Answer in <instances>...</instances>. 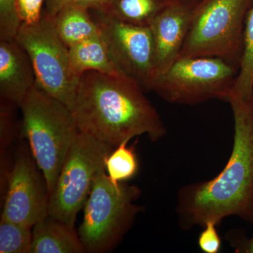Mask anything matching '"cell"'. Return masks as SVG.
Here are the masks:
<instances>
[{
  "label": "cell",
  "mask_w": 253,
  "mask_h": 253,
  "mask_svg": "<svg viewBox=\"0 0 253 253\" xmlns=\"http://www.w3.org/2000/svg\"><path fill=\"white\" fill-rule=\"evenodd\" d=\"M172 0H111L99 12L123 22L149 26L154 18Z\"/></svg>",
  "instance_id": "16"
},
{
  "label": "cell",
  "mask_w": 253,
  "mask_h": 253,
  "mask_svg": "<svg viewBox=\"0 0 253 253\" xmlns=\"http://www.w3.org/2000/svg\"><path fill=\"white\" fill-rule=\"evenodd\" d=\"M19 108L31 154L44 176L50 194L65 158L81 132L71 110L46 94L36 83Z\"/></svg>",
  "instance_id": "3"
},
{
  "label": "cell",
  "mask_w": 253,
  "mask_h": 253,
  "mask_svg": "<svg viewBox=\"0 0 253 253\" xmlns=\"http://www.w3.org/2000/svg\"><path fill=\"white\" fill-rule=\"evenodd\" d=\"M36 83L27 52L15 39L0 41V96L1 102L19 107Z\"/></svg>",
  "instance_id": "12"
},
{
  "label": "cell",
  "mask_w": 253,
  "mask_h": 253,
  "mask_svg": "<svg viewBox=\"0 0 253 253\" xmlns=\"http://www.w3.org/2000/svg\"><path fill=\"white\" fill-rule=\"evenodd\" d=\"M129 140L121 143L111 151L105 162L106 172L114 185L129 180L139 169V162L134 146L128 147Z\"/></svg>",
  "instance_id": "18"
},
{
  "label": "cell",
  "mask_w": 253,
  "mask_h": 253,
  "mask_svg": "<svg viewBox=\"0 0 253 253\" xmlns=\"http://www.w3.org/2000/svg\"><path fill=\"white\" fill-rule=\"evenodd\" d=\"M113 148L80 133L50 193L49 215L75 227L78 213L84 208L95 178L106 170L105 162Z\"/></svg>",
  "instance_id": "8"
},
{
  "label": "cell",
  "mask_w": 253,
  "mask_h": 253,
  "mask_svg": "<svg viewBox=\"0 0 253 253\" xmlns=\"http://www.w3.org/2000/svg\"><path fill=\"white\" fill-rule=\"evenodd\" d=\"M217 224L208 221L205 224L198 239L200 249L205 253H217L221 249V241L218 234Z\"/></svg>",
  "instance_id": "21"
},
{
  "label": "cell",
  "mask_w": 253,
  "mask_h": 253,
  "mask_svg": "<svg viewBox=\"0 0 253 253\" xmlns=\"http://www.w3.org/2000/svg\"><path fill=\"white\" fill-rule=\"evenodd\" d=\"M141 194L137 186L114 185L106 170L97 174L78 233L86 252H108L118 244L142 209L136 203Z\"/></svg>",
  "instance_id": "4"
},
{
  "label": "cell",
  "mask_w": 253,
  "mask_h": 253,
  "mask_svg": "<svg viewBox=\"0 0 253 253\" xmlns=\"http://www.w3.org/2000/svg\"><path fill=\"white\" fill-rule=\"evenodd\" d=\"M15 40L29 56L37 85L72 111L80 78L73 72L69 48L58 34L54 18L46 14L38 22L21 23Z\"/></svg>",
  "instance_id": "6"
},
{
  "label": "cell",
  "mask_w": 253,
  "mask_h": 253,
  "mask_svg": "<svg viewBox=\"0 0 253 253\" xmlns=\"http://www.w3.org/2000/svg\"><path fill=\"white\" fill-rule=\"evenodd\" d=\"M74 2L75 0H49V11L47 15L51 17H54L61 10Z\"/></svg>",
  "instance_id": "25"
},
{
  "label": "cell",
  "mask_w": 253,
  "mask_h": 253,
  "mask_svg": "<svg viewBox=\"0 0 253 253\" xmlns=\"http://www.w3.org/2000/svg\"><path fill=\"white\" fill-rule=\"evenodd\" d=\"M101 13L94 20L110 58L120 72L150 89L156 79L154 38L150 26H137Z\"/></svg>",
  "instance_id": "9"
},
{
  "label": "cell",
  "mask_w": 253,
  "mask_h": 253,
  "mask_svg": "<svg viewBox=\"0 0 253 253\" xmlns=\"http://www.w3.org/2000/svg\"><path fill=\"white\" fill-rule=\"evenodd\" d=\"M21 23L17 0H0V41L15 39Z\"/></svg>",
  "instance_id": "20"
},
{
  "label": "cell",
  "mask_w": 253,
  "mask_h": 253,
  "mask_svg": "<svg viewBox=\"0 0 253 253\" xmlns=\"http://www.w3.org/2000/svg\"><path fill=\"white\" fill-rule=\"evenodd\" d=\"M72 112L80 132L113 148L143 134L154 142L167 133L142 86L122 73H83Z\"/></svg>",
  "instance_id": "2"
},
{
  "label": "cell",
  "mask_w": 253,
  "mask_h": 253,
  "mask_svg": "<svg viewBox=\"0 0 253 253\" xmlns=\"http://www.w3.org/2000/svg\"><path fill=\"white\" fill-rule=\"evenodd\" d=\"M234 116L232 151L225 167L209 181L193 183L178 193L176 212L184 229L217 225L236 216L253 224V96L227 100Z\"/></svg>",
  "instance_id": "1"
},
{
  "label": "cell",
  "mask_w": 253,
  "mask_h": 253,
  "mask_svg": "<svg viewBox=\"0 0 253 253\" xmlns=\"http://www.w3.org/2000/svg\"><path fill=\"white\" fill-rule=\"evenodd\" d=\"M87 10L73 3L53 17L58 34L68 47L100 35L99 26Z\"/></svg>",
  "instance_id": "15"
},
{
  "label": "cell",
  "mask_w": 253,
  "mask_h": 253,
  "mask_svg": "<svg viewBox=\"0 0 253 253\" xmlns=\"http://www.w3.org/2000/svg\"><path fill=\"white\" fill-rule=\"evenodd\" d=\"M33 228L1 219L0 253H31Z\"/></svg>",
  "instance_id": "19"
},
{
  "label": "cell",
  "mask_w": 253,
  "mask_h": 253,
  "mask_svg": "<svg viewBox=\"0 0 253 253\" xmlns=\"http://www.w3.org/2000/svg\"><path fill=\"white\" fill-rule=\"evenodd\" d=\"M111 1V0H75L74 3L86 9H94L102 11Z\"/></svg>",
  "instance_id": "24"
},
{
  "label": "cell",
  "mask_w": 253,
  "mask_h": 253,
  "mask_svg": "<svg viewBox=\"0 0 253 253\" xmlns=\"http://www.w3.org/2000/svg\"><path fill=\"white\" fill-rule=\"evenodd\" d=\"M44 0H17L18 14L24 23L38 22L42 16V7Z\"/></svg>",
  "instance_id": "22"
},
{
  "label": "cell",
  "mask_w": 253,
  "mask_h": 253,
  "mask_svg": "<svg viewBox=\"0 0 253 253\" xmlns=\"http://www.w3.org/2000/svg\"><path fill=\"white\" fill-rule=\"evenodd\" d=\"M39 170L33 155L18 151L8 176L1 219L33 228L49 215V191Z\"/></svg>",
  "instance_id": "10"
},
{
  "label": "cell",
  "mask_w": 253,
  "mask_h": 253,
  "mask_svg": "<svg viewBox=\"0 0 253 253\" xmlns=\"http://www.w3.org/2000/svg\"><path fill=\"white\" fill-rule=\"evenodd\" d=\"M195 8L173 1L150 25L154 38L156 79L177 59L189 33Z\"/></svg>",
  "instance_id": "11"
},
{
  "label": "cell",
  "mask_w": 253,
  "mask_h": 253,
  "mask_svg": "<svg viewBox=\"0 0 253 253\" xmlns=\"http://www.w3.org/2000/svg\"><path fill=\"white\" fill-rule=\"evenodd\" d=\"M69 59L73 73L81 78L87 71L118 74L101 35L70 46Z\"/></svg>",
  "instance_id": "14"
},
{
  "label": "cell",
  "mask_w": 253,
  "mask_h": 253,
  "mask_svg": "<svg viewBox=\"0 0 253 253\" xmlns=\"http://www.w3.org/2000/svg\"><path fill=\"white\" fill-rule=\"evenodd\" d=\"M253 0H206L195 8L177 59L220 58L239 69L246 15Z\"/></svg>",
  "instance_id": "5"
},
{
  "label": "cell",
  "mask_w": 253,
  "mask_h": 253,
  "mask_svg": "<svg viewBox=\"0 0 253 253\" xmlns=\"http://www.w3.org/2000/svg\"><path fill=\"white\" fill-rule=\"evenodd\" d=\"M74 228L48 215L33 227L31 253L86 252Z\"/></svg>",
  "instance_id": "13"
},
{
  "label": "cell",
  "mask_w": 253,
  "mask_h": 253,
  "mask_svg": "<svg viewBox=\"0 0 253 253\" xmlns=\"http://www.w3.org/2000/svg\"><path fill=\"white\" fill-rule=\"evenodd\" d=\"M231 95L242 99L253 96V1L245 21L242 56Z\"/></svg>",
  "instance_id": "17"
},
{
  "label": "cell",
  "mask_w": 253,
  "mask_h": 253,
  "mask_svg": "<svg viewBox=\"0 0 253 253\" xmlns=\"http://www.w3.org/2000/svg\"><path fill=\"white\" fill-rule=\"evenodd\" d=\"M238 73L239 68L220 58H180L156 78L150 89L174 104L227 101Z\"/></svg>",
  "instance_id": "7"
},
{
  "label": "cell",
  "mask_w": 253,
  "mask_h": 253,
  "mask_svg": "<svg viewBox=\"0 0 253 253\" xmlns=\"http://www.w3.org/2000/svg\"><path fill=\"white\" fill-rule=\"evenodd\" d=\"M227 239L230 241L231 246L236 253H253V236L251 239H246L240 234H227Z\"/></svg>",
  "instance_id": "23"
}]
</instances>
